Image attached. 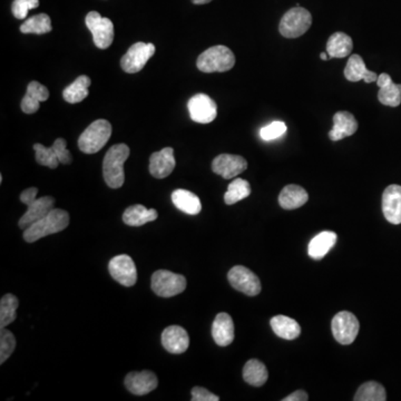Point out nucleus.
Wrapping results in <instances>:
<instances>
[{"mask_svg": "<svg viewBox=\"0 0 401 401\" xmlns=\"http://www.w3.org/2000/svg\"><path fill=\"white\" fill-rule=\"evenodd\" d=\"M382 212L389 223L401 224V187L389 185L382 194Z\"/></svg>", "mask_w": 401, "mask_h": 401, "instance_id": "obj_17", "label": "nucleus"}, {"mask_svg": "<svg viewBox=\"0 0 401 401\" xmlns=\"http://www.w3.org/2000/svg\"><path fill=\"white\" fill-rule=\"evenodd\" d=\"M353 49L352 40L345 33L338 31L331 35L327 43V53L329 58H345L350 56Z\"/></svg>", "mask_w": 401, "mask_h": 401, "instance_id": "obj_29", "label": "nucleus"}, {"mask_svg": "<svg viewBox=\"0 0 401 401\" xmlns=\"http://www.w3.org/2000/svg\"><path fill=\"white\" fill-rule=\"evenodd\" d=\"M69 224V214L62 209H53L43 219L31 224L24 231V240L28 244L64 231Z\"/></svg>", "mask_w": 401, "mask_h": 401, "instance_id": "obj_1", "label": "nucleus"}, {"mask_svg": "<svg viewBox=\"0 0 401 401\" xmlns=\"http://www.w3.org/2000/svg\"><path fill=\"white\" fill-rule=\"evenodd\" d=\"M378 99L382 105L390 106V108H398L401 104V93L397 84L391 83L390 85L380 88Z\"/></svg>", "mask_w": 401, "mask_h": 401, "instance_id": "obj_36", "label": "nucleus"}, {"mask_svg": "<svg viewBox=\"0 0 401 401\" xmlns=\"http://www.w3.org/2000/svg\"><path fill=\"white\" fill-rule=\"evenodd\" d=\"M345 76L349 82H359L365 80L367 84L377 82L378 75L375 71H368L365 62L359 55H351L345 68Z\"/></svg>", "mask_w": 401, "mask_h": 401, "instance_id": "obj_22", "label": "nucleus"}, {"mask_svg": "<svg viewBox=\"0 0 401 401\" xmlns=\"http://www.w3.org/2000/svg\"><path fill=\"white\" fill-rule=\"evenodd\" d=\"M230 284L235 290L242 292V293L249 296V297H255L260 293L261 282L260 279L255 275L250 268L244 266H233L228 273Z\"/></svg>", "mask_w": 401, "mask_h": 401, "instance_id": "obj_11", "label": "nucleus"}, {"mask_svg": "<svg viewBox=\"0 0 401 401\" xmlns=\"http://www.w3.org/2000/svg\"><path fill=\"white\" fill-rule=\"evenodd\" d=\"M320 58H321V60H330V58H329V57L327 56V53H321V54H320Z\"/></svg>", "mask_w": 401, "mask_h": 401, "instance_id": "obj_44", "label": "nucleus"}, {"mask_svg": "<svg viewBox=\"0 0 401 401\" xmlns=\"http://www.w3.org/2000/svg\"><path fill=\"white\" fill-rule=\"evenodd\" d=\"M286 132V123L277 121V122L271 123V124H268L266 128H263L262 130H260V135L264 141H272V139H275L280 137V136H282Z\"/></svg>", "mask_w": 401, "mask_h": 401, "instance_id": "obj_39", "label": "nucleus"}, {"mask_svg": "<svg viewBox=\"0 0 401 401\" xmlns=\"http://www.w3.org/2000/svg\"><path fill=\"white\" fill-rule=\"evenodd\" d=\"M312 24L310 12L302 7H294L284 14L280 22L279 31L286 38H298L302 36Z\"/></svg>", "mask_w": 401, "mask_h": 401, "instance_id": "obj_6", "label": "nucleus"}, {"mask_svg": "<svg viewBox=\"0 0 401 401\" xmlns=\"http://www.w3.org/2000/svg\"><path fill=\"white\" fill-rule=\"evenodd\" d=\"M187 108L192 121L200 124H209L213 122L218 115V106L214 101L205 94H198L189 99Z\"/></svg>", "mask_w": 401, "mask_h": 401, "instance_id": "obj_14", "label": "nucleus"}, {"mask_svg": "<svg viewBox=\"0 0 401 401\" xmlns=\"http://www.w3.org/2000/svg\"><path fill=\"white\" fill-rule=\"evenodd\" d=\"M212 336L215 343L221 347L231 345L234 340V323L230 314L221 312L215 316L212 325Z\"/></svg>", "mask_w": 401, "mask_h": 401, "instance_id": "obj_20", "label": "nucleus"}, {"mask_svg": "<svg viewBox=\"0 0 401 401\" xmlns=\"http://www.w3.org/2000/svg\"><path fill=\"white\" fill-rule=\"evenodd\" d=\"M108 271L115 281L124 287H133L137 281V270L130 255L113 257L108 264Z\"/></svg>", "mask_w": 401, "mask_h": 401, "instance_id": "obj_13", "label": "nucleus"}, {"mask_svg": "<svg viewBox=\"0 0 401 401\" xmlns=\"http://www.w3.org/2000/svg\"><path fill=\"white\" fill-rule=\"evenodd\" d=\"M397 86H398V89L399 91H400L401 93V84H397Z\"/></svg>", "mask_w": 401, "mask_h": 401, "instance_id": "obj_45", "label": "nucleus"}, {"mask_svg": "<svg viewBox=\"0 0 401 401\" xmlns=\"http://www.w3.org/2000/svg\"><path fill=\"white\" fill-rule=\"evenodd\" d=\"M391 83H393V79L386 73L380 74L378 79H377V85L379 86V88L386 87V86L390 85Z\"/></svg>", "mask_w": 401, "mask_h": 401, "instance_id": "obj_42", "label": "nucleus"}, {"mask_svg": "<svg viewBox=\"0 0 401 401\" xmlns=\"http://www.w3.org/2000/svg\"><path fill=\"white\" fill-rule=\"evenodd\" d=\"M34 150L37 163L49 169H56L60 163L67 165L73 162L71 152L67 150V143L64 139H57L51 147L35 144Z\"/></svg>", "mask_w": 401, "mask_h": 401, "instance_id": "obj_8", "label": "nucleus"}, {"mask_svg": "<svg viewBox=\"0 0 401 401\" xmlns=\"http://www.w3.org/2000/svg\"><path fill=\"white\" fill-rule=\"evenodd\" d=\"M112 125L106 119H97L79 136L78 147L85 154H95L102 150L112 136Z\"/></svg>", "mask_w": 401, "mask_h": 401, "instance_id": "obj_5", "label": "nucleus"}, {"mask_svg": "<svg viewBox=\"0 0 401 401\" xmlns=\"http://www.w3.org/2000/svg\"><path fill=\"white\" fill-rule=\"evenodd\" d=\"M358 122L349 112H338L334 116V128L329 132V139L336 142L353 135L358 130Z\"/></svg>", "mask_w": 401, "mask_h": 401, "instance_id": "obj_21", "label": "nucleus"}, {"mask_svg": "<svg viewBox=\"0 0 401 401\" xmlns=\"http://www.w3.org/2000/svg\"><path fill=\"white\" fill-rule=\"evenodd\" d=\"M162 345L167 352L181 355L189 349V336L187 331L180 325H170L162 334Z\"/></svg>", "mask_w": 401, "mask_h": 401, "instance_id": "obj_18", "label": "nucleus"}, {"mask_svg": "<svg viewBox=\"0 0 401 401\" xmlns=\"http://www.w3.org/2000/svg\"><path fill=\"white\" fill-rule=\"evenodd\" d=\"M250 194H251V187H250L249 182L244 178H235L228 187V191L224 195V202L228 205H233L248 198Z\"/></svg>", "mask_w": 401, "mask_h": 401, "instance_id": "obj_34", "label": "nucleus"}, {"mask_svg": "<svg viewBox=\"0 0 401 401\" xmlns=\"http://www.w3.org/2000/svg\"><path fill=\"white\" fill-rule=\"evenodd\" d=\"M151 288L158 297H174L187 289V279L181 274L167 270H158L152 275Z\"/></svg>", "mask_w": 401, "mask_h": 401, "instance_id": "obj_7", "label": "nucleus"}, {"mask_svg": "<svg viewBox=\"0 0 401 401\" xmlns=\"http://www.w3.org/2000/svg\"><path fill=\"white\" fill-rule=\"evenodd\" d=\"M158 213L155 209H146L144 205L136 204L125 210L123 221L128 226H142L157 219Z\"/></svg>", "mask_w": 401, "mask_h": 401, "instance_id": "obj_27", "label": "nucleus"}, {"mask_svg": "<svg viewBox=\"0 0 401 401\" xmlns=\"http://www.w3.org/2000/svg\"><path fill=\"white\" fill-rule=\"evenodd\" d=\"M91 83L89 77L85 76V75L79 76L73 84L64 89L62 97L69 104L82 102L88 96V93H89L88 87L91 86Z\"/></svg>", "mask_w": 401, "mask_h": 401, "instance_id": "obj_31", "label": "nucleus"}, {"mask_svg": "<svg viewBox=\"0 0 401 401\" xmlns=\"http://www.w3.org/2000/svg\"><path fill=\"white\" fill-rule=\"evenodd\" d=\"M154 54H155V46L153 44H134L130 46L128 53L121 60L123 71L128 74L139 73Z\"/></svg>", "mask_w": 401, "mask_h": 401, "instance_id": "obj_12", "label": "nucleus"}, {"mask_svg": "<svg viewBox=\"0 0 401 401\" xmlns=\"http://www.w3.org/2000/svg\"><path fill=\"white\" fill-rule=\"evenodd\" d=\"M176 161L172 147L153 153L150 157V173L155 178H165L176 169Z\"/></svg>", "mask_w": 401, "mask_h": 401, "instance_id": "obj_19", "label": "nucleus"}, {"mask_svg": "<svg viewBox=\"0 0 401 401\" xmlns=\"http://www.w3.org/2000/svg\"><path fill=\"white\" fill-rule=\"evenodd\" d=\"M86 26L93 35L94 44L97 49H106L114 40V25L112 20L102 17L97 12H88Z\"/></svg>", "mask_w": 401, "mask_h": 401, "instance_id": "obj_9", "label": "nucleus"}, {"mask_svg": "<svg viewBox=\"0 0 401 401\" xmlns=\"http://www.w3.org/2000/svg\"><path fill=\"white\" fill-rule=\"evenodd\" d=\"M248 169V162L240 155L221 154L212 162V170L215 174L222 176L225 180L237 178Z\"/></svg>", "mask_w": 401, "mask_h": 401, "instance_id": "obj_15", "label": "nucleus"}, {"mask_svg": "<svg viewBox=\"0 0 401 401\" xmlns=\"http://www.w3.org/2000/svg\"><path fill=\"white\" fill-rule=\"evenodd\" d=\"M172 202L182 212L189 215H198L202 210V203L198 195L187 189H176L172 193Z\"/></svg>", "mask_w": 401, "mask_h": 401, "instance_id": "obj_26", "label": "nucleus"}, {"mask_svg": "<svg viewBox=\"0 0 401 401\" xmlns=\"http://www.w3.org/2000/svg\"><path fill=\"white\" fill-rule=\"evenodd\" d=\"M37 193H38L37 187H29L20 194V200L28 207L18 223L20 229L24 231L28 229L31 224L43 219L45 215L51 212V210L54 209V198L43 196V198H36Z\"/></svg>", "mask_w": 401, "mask_h": 401, "instance_id": "obj_3", "label": "nucleus"}, {"mask_svg": "<svg viewBox=\"0 0 401 401\" xmlns=\"http://www.w3.org/2000/svg\"><path fill=\"white\" fill-rule=\"evenodd\" d=\"M309 195L303 187L290 184L281 191L279 195L280 207L284 210H296L305 205Z\"/></svg>", "mask_w": 401, "mask_h": 401, "instance_id": "obj_24", "label": "nucleus"}, {"mask_svg": "<svg viewBox=\"0 0 401 401\" xmlns=\"http://www.w3.org/2000/svg\"><path fill=\"white\" fill-rule=\"evenodd\" d=\"M18 299L14 294H5L0 301V329L6 328L7 325L14 323L17 318Z\"/></svg>", "mask_w": 401, "mask_h": 401, "instance_id": "obj_32", "label": "nucleus"}, {"mask_svg": "<svg viewBox=\"0 0 401 401\" xmlns=\"http://www.w3.org/2000/svg\"><path fill=\"white\" fill-rule=\"evenodd\" d=\"M331 329L336 341L341 345H351L358 336L360 323L355 314L341 311L334 316Z\"/></svg>", "mask_w": 401, "mask_h": 401, "instance_id": "obj_10", "label": "nucleus"}, {"mask_svg": "<svg viewBox=\"0 0 401 401\" xmlns=\"http://www.w3.org/2000/svg\"><path fill=\"white\" fill-rule=\"evenodd\" d=\"M235 65V56L226 46L210 47L198 56L196 66L202 73H224Z\"/></svg>", "mask_w": 401, "mask_h": 401, "instance_id": "obj_4", "label": "nucleus"}, {"mask_svg": "<svg viewBox=\"0 0 401 401\" xmlns=\"http://www.w3.org/2000/svg\"><path fill=\"white\" fill-rule=\"evenodd\" d=\"M268 373L266 365L260 360L251 359L244 368V379L246 384L253 387H261L268 380Z\"/></svg>", "mask_w": 401, "mask_h": 401, "instance_id": "obj_30", "label": "nucleus"}, {"mask_svg": "<svg viewBox=\"0 0 401 401\" xmlns=\"http://www.w3.org/2000/svg\"><path fill=\"white\" fill-rule=\"evenodd\" d=\"M336 239L338 237L334 232H321L310 241L308 246L309 255L314 260H321L336 246Z\"/></svg>", "mask_w": 401, "mask_h": 401, "instance_id": "obj_25", "label": "nucleus"}, {"mask_svg": "<svg viewBox=\"0 0 401 401\" xmlns=\"http://www.w3.org/2000/svg\"><path fill=\"white\" fill-rule=\"evenodd\" d=\"M271 328L274 334L284 340L297 339L301 334V327L290 316H275L271 319Z\"/></svg>", "mask_w": 401, "mask_h": 401, "instance_id": "obj_28", "label": "nucleus"}, {"mask_svg": "<svg viewBox=\"0 0 401 401\" xmlns=\"http://www.w3.org/2000/svg\"><path fill=\"white\" fill-rule=\"evenodd\" d=\"M51 20L49 15L40 14L24 22L23 25L20 26V31L23 34H36L43 35L51 33Z\"/></svg>", "mask_w": 401, "mask_h": 401, "instance_id": "obj_33", "label": "nucleus"}, {"mask_svg": "<svg viewBox=\"0 0 401 401\" xmlns=\"http://www.w3.org/2000/svg\"><path fill=\"white\" fill-rule=\"evenodd\" d=\"M356 401H384L387 400V393L382 384L376 382H368L359 387Z\"/></svg>", "mask_w": 401, "mask_h": 401, "instance_id": "obj_35", "label": "nucleus"}, {"mask_svg": "<svg viewBox=\"0 0 401 401\" xmlns=\"http://www.w3.org/2000/svg\"><path fill=\"white\" fill-rule=\"evenodd\" d=\"M16 348V339L12 332L7 330L6 328L1 329L0 331V364L3 365L5 361L8 360L9 357L12 356Z\"/></svg>", "mask_w": 401, "mask_h": 401, "instance_id": "obj_37", "label": "nucleus"}, {"mask_svg": "<svg viewBox=\"0 0 401 401\" xmlns=\"http://www.w3.org/2000/svg\"><path fill=\"white\" fill-rule=\"evenodd\" d=\"M212 0H192V3L195 5H205V3H211Z\"/></svg>", "mask_w": 401, "mask_h": 401, "instance_id": "obj_43", "label": "nucleus"}, {"mask_svg": "<svg viewBox=\"0 0 401 401\" xmlns=\"http://www.w3.org/2000/svg\"><path fill=\"white\" fill-rule=\"evenodd\" d=\"M49 97V91L47 87L38 82L29 83L25 97L22 101V110L26 114H34L40 110V105L45 102Z\"/></svg>", "mask_w": 401, "mask_h": 401, "instance_id": "obj_23", "label": "nucleus"}, {"mask_svg": "<svg viewBox=\"0 0 401 401\" xmlns=\"http://www.w3.org/2000/svg\"><path fill=\"white\" fill-rule=\"evenodd\" d=\"M192 400L193 401H219L220 397L214 395V393H210L209 390L202 387H194L192 389Z\"/></svg>", "mask_w": 401, "mask_h": 401, "instance_id": "obj_40", "label": "nucleus"}, {"mask_svg": "<svg viewBox=\"0 0 401 401\" xmlns=\"http://www.w3.org/2000/svg\"><path fill=\"white\" fill-rule=\"evenodd\" d=\"M309 399L308 393L303 391V390H297L291 395L283 399V401H307Z\"/></svg>", "mask_w": 401, "mask_h": 401, "instance_id": "obj_41", "label": "nucleus"}, {"mask_svg": "<svg viewBox=\"0 0 401 401\" xmlns=\"http://www.w3.org/2000/svg\"><path fill=\"white\" fill-rule=\"evenodd\" d=\"M40 6V0H14L12 14L17 19H25L31 9Z\"/></svg>", "mask_w": 401, "mask_h": 401, "instance_id": "obj_38", "label": "nucleus"}, {"mask_svg": "<svg viewBox=\"0 0 401 401\" xmlns=\"http://www.w3.org/2000/svg\"><path fill=\"white\" fill-rule=\"evenodd\" d=\"M130 147L116 144L110 147L103 162V176L110 189H119L125 181L124 164L130 156Z\"/></svg>", "mask_w": 401, "mask_h": 401, "instance_id": "obj_2", "label": "nucleus"}, {"mask_svg": "<svg viewBox=\"0 0 401 401\" xmlns=\"http://www.w3.org/2000/svg\"><path fill=\"white\" fill-rule=\"evenodd\" d=\"M125 387L135 395H144L150 393L157 387L158 380L155 373L152 371H134L128 373L125 378Z\"/></svg>", "mask_w": 401, "mask_h": 401, "instance_id": "obj_16", "label": "nucleus"}]
</instances>
